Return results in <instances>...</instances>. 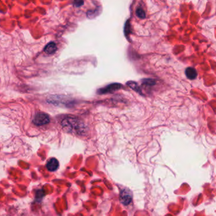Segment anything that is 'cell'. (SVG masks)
<instances>
[{"label":"cell","instance_id":"obj_1","mask_svg":"<svg viewBox=\"0 0 216 216\" xmlns=\"http://www.w3.org/2000/svg\"><path fill=\"white\" fill-rule=\"evenodd\" d=\"M63 127L67 132L75 133L78 135L83 134L85 131L84 124L79 119L74 117H66L61 122Z\"/></svg>","mask_w":216,"mask_h":216},{"label":"cell","instance_id":"obj_2","mask_svg":"<svg viewBox=\"0 0 216 216\" xmlns=\"http://www.w3.org/2000/svg\"><path fill=\"white\" fill-rule=\"evenodd\" d=\"M49 121H50L49 116L47 114L43 113H38L35 116L33 120L34 123L37 126H42V125L46 124L49 123Z\"/></svg>","mask_w":216,"mask_h":216},{"label":"cell","instance_id":"obj_3","mask_svg":"<svg viewBox=\"0 0 216 216\" xmlns=\"http://www.w3.org/2000/svg\"><path fill=\"white\" fill-rule=\"evenodd\" d=\"M119 200L124 205H128L132 200V195L129 190H123L120 193Z\"/></svg>","mask_w":216,"mask_h":216},{"label":"cell","instance_id":"obj_4","mask_svg":"<svg viewBox=\"0 0 216 216\" xmlns=\"http://www.w3.org/2000/svg\"><path fill=\"white\" fill-rule=\"evenodd\" d=\"M121 87V84L118 83H111V84L107 85L104 88L99 89L97 92L100 94L111 93V92H113L117 91V90H119Z\"/></svg>","mask_w":216,"mask_h":216},{"label":"cell","instance_id":"obj_5","mask_svg":"<svg viewBox=\"0 0 216 216\" xmlns=\"http://www.w3.org/2000/svg\"><path fill=\"white\" fill-rule=\"evenodd\" d=\"M59 167V162L55 158L51 159L46 164V168L49 171H55Z\"/></svg>","mask_w":216,"mask_h":216},{"label":"cell","instance_id":"obj_6","mask_svg":"<svg viewBox=\"0 0 216 216\" xmlns=\"http://www.w3.org/2000/svg\"><path fill=\"white\" fill-rule=\"evenodd\" d=\"M57 50V47L55 43L51 42L47 44L45 48H44V51L46 53L48 54V55H52V54L55 53Z\"/></svg>","mask_w":216,"mask_h":216},{"label":"cell","instance_id":"obj_7","mask_svg":"<svg viewBox=\"0 0 216 216\" xmlns=\"http://www.w3.org/2000/svg\"><path fill=\"white\" fill-rule=\"evenodd\" d=\"M185 74L187 78L190 80H194L196 79L197 76V73H196V70L191 67H189L186 69Z\"/></svg>","mask_w":216,"mask_h":216},{"label":"cell","instance_id":"obj_8","mask_svg":"<svg viewBox=\"0 0 216 216\" xmlns=\"http://www.w3.org/2000/svg\"><path fill=\"white\" fill-rule=\"evenodd\" d=\"M127 85L132 89H133L134 91H135L136 92H138L139 94H141L142 93V91H141V90L140 88V87H138V85H137V83L135 82H132V81H130V82H127Z\"/></svg>","mask_w":216,"mask_h":216},{"label":"cell","instance_id":"obj_9","mask_svg":"<svg viewBox=\"0 0 216 216\" xmlns=\"http://www.w3.org/2000/svg\"><path fill=\"white\" fill-rule=\"evenodd\" d=\"M136 15L140 19H143L146 18V13L142 8H138L136 10Z\"/></svg>","mask_w":216,"mask_h":216},{"label":"cell","instance_id":"obj_10","mask_svg":"<svg viewBox=\"0 0 216 216\" xmlns=\"http://www.w3.org/2000/svg\"><path fill=\"white\" fill-rule=\"evenodd\" d=\"M143 82L144 84H146L148 86H152L155 84V81L152 79H144Z\"/></svg>","mask_w":216,"mask_h":216},{"label":"cell","instance_id":"obj_11","mask_svg":"<svg viewBox=\"0 0 216 216\" xmlns=\"http://www.w3.org/2000/svg\"><path fill=\"white\" fill-rule=\"evenodd\" d=\"M83 0H74V5L76 7H80L83 5Z\"/></svg>","mask_w":216,"mask_h":216}]
</instances>
